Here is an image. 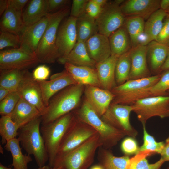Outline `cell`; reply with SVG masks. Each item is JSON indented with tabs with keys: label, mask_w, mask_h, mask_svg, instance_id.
<instances>
[{
	"label": "cell",
	"mask_w": 169,
	"mask_h": 169,
	"mask_svg": "<svg viewBox=\"0 0 169 169\" xmlns=\"http://www.w3.org/2000/svg\"><path fill=\"white\" fill-rule=\"evenodd\" d=\"M84 85H69L54 95L50 100L46 111L41 116V125L51 123L72 111L79 104Z\"/></svg>",
	"instance_id": "obj_1"
},
{
	"label": "cell",
	"mask_w": 169,
	"mask_h": 169,
	"mask_svg": "<svg viewBox=\"0 0 169 169\" xmlns=\"http://www.w3.org/2000/svg\"><path fill=\"white\" fill-rule=\"evenodd\" d=\"M80 121L90 125L99 134L102 147L109 149L125 135L104 121L85 99L81 106L73 111Z\"/></svg>",
	"instance_id": "obj_2"
},
{
	"label": "cell",
	"mask_w": 169,
	"mask_h": 169,
	"mask_svg": "<svg viewBox=\"0 0 169 169\" xmlns=\"http://www.w3.org/2000/svg\"><path fill=\"white\" fill-rule=\"evenodd\" d=\"M41 117L20 127L18 138L27 154L33 155L39 167L45 165L48 156L40 131Z\"/></svg>",
	"instance_id": "obj_3"
},
{
	"label": "cell",
	"mask_w": 169,
	"mask_h": 169,
	"mask_svg": "<svg viewBox=\"0 0 169 169\" xmlns=\"http://www.w3.org/2000/svg\"><path fill=\"white\" fill-rule=\"evenodd\" d=\"M161 74L136 79L128 80L117 86L111 92L115 95L111 103L132 105L137 100L152 96L151 90L158 82Z\"/></svg>",
	"instance_id": "obj_4"
},
{
	"label": "cell",
	"mask_w": 169,
	"mask_h": 169,
	"mask_svg": "<svg viewBox=\"0 0 169 169\" xmlns=\"http://www.w3.org/2000/svg\"><path fill=\"white\" fill-rule=\"evenodd\" d=\"M69 7L50 13L47 28L38 44L35 54L39 63H52L59 58L56 40L59 27L70 13Z\"/></svg>",
	"instance_id": "obj_5"
},
{
	"label": "cell",
	"mask_w": 169,
	"mask_h": 169,
	"mask_svg": "<svg viewBox=\"0 0 169 169\" xmlns=\"http://www.w3.org/2000/svg\"><path fill=\"white\" fill-rule=\"evenodd\" d=\"M101 146L97 134L55 162L53 166H60L62 169H88L94 161L97 150Z\"/></svg>",
	"instance_id": "obj_6"
},
{
	"label": "cell",
	"mask_w": 169,
	"mask_h": 169,
	"mask_svg": "<svg viewBox=\"0 0 169 169\" xmlns=\"http://www.w3.org/2000/svg\"><path fill=\"white\" fill-rule=\"evenodd\" d=\"M73 111L54 121L41 125L40 131L48 156V164L52 167L62 140L74 119Z\"/></svg>",
	"instance_id": "obj_7"
},
{
	"label": "cell",
	"mask_w": 169,
	"mask_h": 169,
	"mask_svg": "<svg viewBox=\"0 0 169 169\" xmlns=\"http://www.w3.org/2000/svg\"><path fill=\"white\" fill-rule=\"evenodd\" d=\"M97 134L92 127L75 116L62 140L54 163Z\"/></svg>",
	"instance_id": "obj_8"
},
{
	"label": "cell",
	"mask_w": 169,
	"mask_h": 169,
	"mask_svg": "<svg viewBox=\"0 0 169 169\" xmlns=\"http://www.w3.org/2000/svg\"><path fill=\"white\" fill-rule=\"evenodd\" d=\"M132 111L143 126L151 117H169V95L150 96L139 100L132 105Z\"/></svg>",
	"instance_id": "obj_9"
},
{
	"label": "cell",
	"mask_w": 169,
	"mask_h": 169,
	"mask_svg": "<svg viewBox=\"0 0 169 169\" xmlns=\"http://www.w3.org/2000/svg\"><path fill=\"white\" fill-rule=\"evenodd\" d=\"M132 110L131 105L111 103L101 118L105 122L121 131L125 136L134 138L137 133L130 121V115Z\"/></svg>",
	"instance_id": "obj_10"
},
{
	"label": "cell",
	"mask_w": 169,
	"mask_h": 169,
	"mask_svg": "<svg viewBox=\"0 0 169 169\" xmlns=\"http://www.w3.org/2000/svg\"><path fill=\"white\" fill-rule=\"evenodd\" d=\"M126 17L120 6L114 1H108L95 19L98 33L109 37L123 26Z\"/></svg>",
	"instance_id": "obj_11"
},
{
	"label": "cell",
	"mask_w": 169,
	"mask_h": 169,
	"mask_svg": "<svg viewBox=\"0 0 169 169\" xmlns=\"http://www.w3.org/2000/svg\"><path fill=\"white\" fill-rule=\"evenodd\" d=\"M39 63L35 53L20 48L3 50L0 52V70H26Z\"/></svg>",
	"instance_id": "obj_12"
},
{
	"label": "cell",
	"mask_w": 169,
	"mask_h": 169,
	"mask_svg": "<svg viewBox=\"0 0 169 169\" xmlns=\"http://www.w3.org/2000/svg\"><path fill=\"white\" fill-rule=\"evenodd\" d=\"M17 91L21 98L36 107L42 116L45 114L47 107L43 101L40 85L33 79L32 74L27 70L23 71Z\"/></svg>",
	"instance_id": "obj_13"
},
{
	"label": "cell",
	"mask_w": 169,
	"mask_h": 169,
	"mask_svg": "<svg viewBox=\"0 0 169 169\" xmlns=\"http://www.w3.org/2000/svg\"><path fill=\"white\" fill-rule=\"evenodd\" d=\"M76 19L70 16L59 27L56 40L59 58L67 56L77 42Z\"/></svg>",
	"instance_id": "obj_14"
},
{
	"label": "cell",
	"mask_w": 169,
	"mask_h": 169,
	"mask_svg": "<svg viewBox=\"0 0 169 169\" xmlns=\"http://www.w3.org/2000/svg\"><path fill=\"white\" fill-rule=\"evenodd\" d=\"M38 82L41 89L43 103L46 107L50 99L56 94L67 86L77 84L65 69L53 74L49 80Z\"/></svg>",
	"instance_id": "obj_15"
},
{
	"label": "cell",
	"mask_w": 169,
	"mask_h": 169,
	"mask_svg": "<svg viewBox=\"0 0 169 169\" xmlns=\"http://www.w3.org/2000/svg\"><path fill=\"white\" fill-rule=\"evenodd\" d=\"M50 13L40 21L26 27L20 35L19 48L29 52L35 53L47 26Z\"/></svg>",
	"instance_id": "obj_16"
},
{
	"label": "cell",
	"mask_w": 169,
	"mask_h": 169,
	"mask_svg": "<svg viewBox=\"0 0 169 169\" xmlns=\"http://www.w3.org/2000/svg\"><path fill=\"white\" fill-rule=\"evenodd\" d=\"M84 92L85 99L100 117L107 110L115 97L111 91L90 85H84Z\"/></svg>",
	"instance_id": "obj_17"
},
{
	"label": "cell",
	"mask_w": 169,
	"mask_h": 169,
	"mask_svg": "<svg viewBox=\"0 0 169 169\" xmlns=\"http://www.w3.org/2000/svg\"><path fill=\"white\" fill-rule=\"evenodd\" d=\"M160 0H127L120 6L122 12L126 17L138 16L147 19L160 8Z\"/></svg>",
	"instance_id": "obj_18"
},
{
	"label": "cell",
	"mask_w": 169,
	"mask_h": 169,
	"mask_svg": "<svg viewBox=\"0 0 169 169\" xmlns=\"http://www.w3.org/2000/svg\"><path fill=\"white\" fill-rule=\"evenodd\" d=\"M131 68L129 79H136L151 76L147 61V46L140 44L130 50Z\"/></svg>",
	"instance_id": "obj_19"
},
{
	"label": "cell",
	"mask_w": 169,
	"mask_h": 169,
	"mask_svg": "<svg viewBox=\"0 0 169 169\" xmlns=\"http://www.w3.org/2000/svg\"><path fill=\"white\" fill-rule=\"evenodd\" d=\"M85 43L90 57L96 63L104 60L111 55L109 38L104 35L98 33Z\"/></svg>",
	"instance_id": "obj_20"
},
{
	"label": "cell",
	"mask_w": 169,
	"mask_h": 169,
	"mask_svg": "<svg viewBox=\"0 0 169 169\" xmlns=\"http://www.w3.org/2000/svg\"><path fill=\"white\" fill-rule=\"evenodd\" d=\"M118 58L111 55L106 59L96 63L95 69L101 88L111 91L117 86L115 69Z\"/></svg>",
	"instance_id": "obj_21"
},
{
	"label": "cell",
	"mask_w": 169,
	"mask_h": 169,
	"mask_svg": "<svg viewBox=\"0 0 169 169\" xmlns=\"http://www.w3.org/2000/svg\"><path fill=\"white\" fill-rule=\"evenodd\" d=\"M147 59L149 69L154 74H160L167 56L168 46L155 40L147 45Z\"/></svg>",
	"instance_id": "obj_22"
},
{
	"label": "cell",
	"mask_w": 169,
	"mask_h": 169,
	"mask_svg": "<svg viewBox=\"0 0 169 169\" xmlns=\"http://www.w3.org/2000/svg\"><path fill=\"white\" fill-rule=\"evenodd\" d=\"M64 65L65 70L71 75L77 84L92 85L101 88L95 68L77 66L67 63Z\"/></svg>",
	"instance_id": "obj_23"
},
{
	"label": "cell",
	"mask_w": 169,
	"mask_h": 169,
	"mask_svg": "<svg viewBox=\"0 0 169 169\" xmlns=\"http://www.w3.org/2000/svg\"><path fill=\"white\" fill-rule=\"evenodd\" d=\"M22 13V11L16 9L8 3L6 10L2 16L0 31L8 32L20 36L26 27L23 19Z\"/></svg>",
	"instance_id": "obj_24"
},
{
	"label": "cell",
	"mask_w": 169,
	"mask_h": 169,
	"mask_svg": "<svg viewBox=\"0 0 169 169\" xmlns=\"http://www.w3.org/2000/svg\"><path fill=\"white\" fill-rule=\"evenodd\" d=\"M64 64L68 63L77 66H84L95 68L96 63L89 56L85 43L77 41L74 46L67 56L59 58L57 61Z\"/></svg>",
	"instance_id": "obj_25"
},
{
	"label": "cell",
	"mask_w": 169,
	"mask_h": 169,
	"mask_svg": "<svg viewBox=\"0 0 169 169\" xmlns=\"http://www.w3.org/2000/svg\"><path fill=\"white\" fill-rule=\"evenodd\" d=\"M10 116L12 120L20 128L41 117L42 115L36 107L21 97Z\"/></svg>",
	"instance_id": "obj_26"
},
{
	"label": "cell",
	"mask_w": 169,
	"mask_h": 169,
	"mask_svg": "<svg viewBox=\"0 0 169 169\" xmlns=\"http://www.w3.org/2000/svg\"><path fill=\"white\" fill-rule=\"evenodd\" d=\"M167 15L165 11L160 8L150 16L145 23L144 39L141 44L146 45L150 42L156 40Z\"/></svg>",
	"instance_id": "obj_27"
},
{
	"label": "cell",
	"mask_w": 169,
	"mask_h": 169,
	"mask_svg": "<svg viewBox=\"0 0 169 169\" xmlns=\"http://www.w3.org/2000/svg\"><path fill=\"white\" fill-rule=\"evenodd\" d=\"M48 13V0H31L23 12L22 18L27 27L38 22Z\"/></svg>",
	"instance_id": "obj_28"
},
{
	"label": "cell",
	"mask_w": 169,
	"mask_h": 169,
	"mask_svg": "<svg viewBox=\"0 0 169 169\" xmlns=\"http://www.w3.org/2000/svg\"><path fill=\"white\" fill-rule=\"evenodd\" d=\"M108 38L111 55L119 58L132 48L131 40L124 24L113 33Z\"/></svg>",
	"instance_id": "obj_29"
},
{
	"label": "cell",
	"mask_w": 169,
	"mask_h": 169,
	"mask_svg": "<svg viewBox=\"0 0 169 169\" xmlns=\"http://www.w3.org/2000/svg\"><path fill=\"white\" fill-rule=\"evenodd\" d=\"M98 150L99 164L105 169H129L131 159L128 156H116L109 149L101 146Z\"/></svg>",
	"instance_id": "obj_30"
},
{
	"label": "cell",
	"mask_w": 169,
	"mask_h": 169,
	"mask_svg": "<svg viewBox=\"0 0 169 169\" xmlns=\"http://www.w3.org/2000/svg\"><path fill=\"white\" fill-rule=\"evenodd\" d=\"M76 27L77 41L84 43L98 33L95 20L85 12L77 18Z\"/></svg>",
	"instance_id": "obj_31"
},
{
	"label": "cell",
	"mask_w": 169,
	"mask_h": 169,
	"mask_svg": "<svg viewBox=\"0 0 169 169\" xmlns=\"http://www.w3.org/2000/svg\"><path fill=\"white\" fill-rule=\"evenodd\" d=\"M20 144L19 140L16 138L8 141L4 148L11 154L13 160L11 166L13 169H28V164L32 159L30 155L22 153Z\"/></svg>",
	"instance_id": "obj_32"
},
{
	"label": "cell",
	"mask_w": 169,
	"mask_h": 169,
	"mask_svg": "<svg viewBox=\"0 0 169 169\" xmlns=\"http://www.w3.org/2000/svg\"><path fill=\"white\" fill-rule=\"evenodd\" d=\"M144 19L138 16L126 17L124 25L129 34L132 48L141 44V38L143 36Z\"/></svg>",
	"instance_id": "obj_33"
},
{
	"label": "cell",
	"mask_w": 169,
	"mask_h": 169,
	"mask_svg": "<svg viewBox=\"0 0 169 169\" xmlns=\"http://www.w3.org/2000/svg\"><path fill=\"white\" fill-rule=\"evenodd\" d=\"M131 68L130 51L119 57L115 67V76L117 86L120 85L129 79Z\"/></svg>",
	"instance_id": "obj_34"
},
{
	"label": "cell",
	"mask_w": 169,
	"mask_h": 169,
	"mask_svg": "<svg viewBox=\"0 0 169 169\" xmlns=\"http://www.w3.org/2000/svg\"><path fill=\"white\" fill-rule=\"evenodd\" d=\"M20 127L12 119L10 115L1 116L0 118V135L2 144L17 138Z\"/></svg>",
	"instance_id": "obj_35"
},
{
	"label": "cell",
	"mask_w": 169,
	"mask_h": 169,
	"mask_svg": "<svg viewBox=\"0 0 169 169\" xmlns=\"http://www.w3.org/2000/svg\"><path fill=\"white\" fill-rule=\"evenodd\" d=\"M24 70L13 69L0 71V86L12 91H17Z\"/></svg>",
	"instance_id": "obj_36"
},
{
	"label": "cell",
	"mask_w": 169,
	"mask_h": 169,
	"mask_svg": "<svg viewBox=\"0 0 169 169\" xmlns=\"http://www.w3.org/2000/svg\"><path fill=\"white\" fill-rule=\"evenodd\" d=\"M153 154L148 151L140 152L131 158V162L129 169H160L161 165L165 162L162 158L153 164H149L146 157Z\"/></svg>",
	"instance_id": "obj_37"
},
{
	"label": "cell",
	"mask_w": 169,
	"mask_h": 169,
	"mask_svg": "<svg viewBox=\"0 0 169 169\" xmlns=\"http://www.w3.org/2000/svg\"><path fill=\"white\" fill-rule=\"evenodd\" d=\"M143 126V143L139 147V152L148 151L152 153H156L160 154L165 146L163 142H157L153 137L147 132L145 126Z\"/></svg>",
	"instance_id": "obj_38"
},
{
	"label": "cell",
	"mask_w": 169,
	"mask_h": 169,
	"mask_svg": "<svg viewBox=\"0 0 169 169\" xmlns=\"http://www.w3.org/2000/svg\"><path fill=\"white\" fill-rule=\"evenodd\" d=\"M21 96L17 91L10 92L0 101V114L1 116L10 115Z\"/></svg>",
	"instance_id": "obj_39"
},
{
	"label": "cell",
	"mask_w": 169,
	"mask_h": 169,
	"mask_svg": "<svg viewBox=\"0 0 169 169\" xmlns=\"http://www.w3.org/2000/svg\"><path fill=\"white\" fill-rule=\"evenodd\" d=\"M169 70L161 74L158 82L151 90V96H168L169 93Z\"/></svg>",
	"instance_id": "obj_40"
},
{
	"label": "cell",
	"mask_w": 169,
	"mask_h": 169,
	"mask_svg": "<svg viewBox=\"0 0 169 169\" xmlns=\"http://www.w3.org/2000/svg\"><path fill=\"white\" fill-rule=\"evenodd\" d=\"M21 44L20 37L18 35L8 32L0 31V49L5 48L12 47L19 48Z\"/></svg>",
	"instance_id": "obj_41"
},
{
	"label": "cell",
	"mask_w": 169,
	"mask_h": 169,
	"mask_svg": "<svg viewBox=\"0 0 169 169\" xmlns=\"http://www.w3.org/2000/svg\"><path fill=\"white\" fill-rule=\"evenodd\" d=\"M121 148L122 152L126 155H136L138 153L139 149L137 142L132 137L125 139L121 143Z\"/></svg>",
	"instance_id": "obj_42"
},
{
	"label": "cell",
	"mask_w": 169,
	"mask_h": 169,
	"mask_svg": "<svg viewBox=\"0 0 169 169\" xmlns=\"http://www.w3.org/2000/svg\"><path fill=\"white\" fill-rule=\"evenodd\" d=\"M88 0H73L70 10V16L77 18L85 12Z\"/></svg>",
	"instance_id": "obj_43"
},
{
	"label": "cell",
	"mask_w": 169,
	"mask_h": 169,
	"mask_svg": "<svg viewBox=\"0 0 169 169\" xmlns=\"http://www.w3.org/2000/svg\"><path fill=\"white\" fill-rule=\"evenodd\" d=\"M50 74L49 68L45 65L38 66L33 70L32 75L33 79L37 81L46 80Z\"/></svg>",
	"instance_id": "obj_44"
},
{
	"label": "cell",
	"mask_w": 169,
	"mask_h": 169,
	"mask_svg": "<svg viewBox=\"0 0 169 169\" xmlns=\"http://www.w3.org/2000/svg\"><path fill=\"white\" fill-rule=\"evenodd\" d=\"M70 2L68 0H48L49 13H54L69 7Z\"/></svg>",
	"instance_id": "obj_45"
},
{
	"label": "cell",
	"mask_w": 169,
	"mask_h": 169,
	"mask_svg": "<svg viewBox=\"0 0 169 169\" xmlns=\"http://www.w3.org/2000/svg\"><path fill=\"white\" fill-rule=\"evenodd\" d=\"M169 39V14L165 18L161 30L156 41L161 44H166Z\"/></svg>",
	"instance_id": "obj_46"
},
{
	"label": "cell",
	"mask_w": 169,
	"mask_h": 169,
	"mask_svg": "<svg viewBox=\"0 0 169 169\" xmlns=\"http://www.w3.org/2000/svg\"><path fill=\"white\" fill-rule=\"evenodd\" d=\"M102 8H103L99 5L93 0H88L86 7L85 12L95 20L100 14Z\"/></svg>",
	"instance_id": "obj_47"
},
{
	"label": "cell",
	"mask_w": 169,
	"mask_h": 169,
	"mask_svg": "<svg viewBox=\"0 0 169 169\" xmlns=\"http://www.w3.org/2000/svg\"><path fill=\"white\" fill-rule=\"evenodd\" d=\"M28 0H8V4L13 8L22 11L23 8L28 3Z\"/></svg>",
	"instance_id": "obj_48"
},
{
	"label": "cell",
	"mask_w": 169,
	"mask_h": 169,
	"mask_svg": "<svg viewBox=\"0 0 169 169\" xmlns=\"http://www.w3.org/2000/svg\"><path fill=\"white\" fill-rule=\"evenodd\" d=\"M161 155V158L165 161L169 160V137L165 142V146L159 154Z\"/></svg>",
	"instance_id": "obj_49"
},
{
	"label": "cell",
	"mask_w": 169,
	"mask_h": 169,
	"mask_svg": "<svg viewBox=\"0 0 169 169\" xmlns=\"http://www.w3.org/2000/svg\"><path fill=\"white\" fill-rule=\"evenodd\" d=\"M8 0H0V15L2 16L6 10L8 6Z\"/></svg>",
	"instance_id": "obj_50"
},
{
	"label": "cell",
	"mask_w": 169,
	"mask_h": 169,
	"mask_svg": "<svg viewBox=\"0 0 169 169\" xmlns=\"http://www.w3.org/2000/svg\"><path fill=\"white\" fill-rule=\"evenodd\" d=\"M12 92L7 89L0 86V101Z\"/></svg>",
	"instance_id": "obj_51"
},
{
	"label": "cell",
	"mask_w": 169,
	"mask_h": 169,
	"mask_svg": "<svg viewBox=\"0 0 169 169\" xmlns=\"http://www.w3.org/2000/svg\"><path fill=\"white\" fill-rule=\"evenodd\" d=\"M169 70V47H168V52L166 59L162 67L160 72Z\"/></svg>",
	"instance_id": "obj_52"
},
{
	"label": "cell",
	"mask_w": 169,
	"mask_h": 169,
	"mask_svg": "<svg viewBox=\"0 0 169 169\" xmlns=\"http://www.w3.org/2000/svg\"><path fill=\"white\" fill-rule=\"evenodd\" d=\"M169 8V0H161L160 3V8L166 11Z\"/></svg>",
	"instance_id": "obj_53"
},
{
	"label": "cell",
	"mask_w": 169,
	"mask_h": 169,
	"mask_svg": "<svg viewBox=\"0 0 169 169\" xmlns=\"http://www.w3.org/2000/svg\"><path fill=\"white\" fill-rule=\"evenodd\" d=\"M99 5L102 8L104 7L109 1L107 0H93Z\"/></svg>",
	"instance_id": "obj_54"
},
{
	"label": "cell",
	"mask_w": 169,
	"mask_h": 169,
	"mask_svg": "<svg viewBox=\"0 0 169 169\" xmlns=\"http://www.w3.org/2000/svg\"><path fill=\"white\" fill-rule=\"evenodd\" d=\"M90 169H105L104 168L99 164H96L91 167Z\"/></svg>",
	"instance_id": "obj_55"
},
{
	"label": "cell",
	"mask_w": 169,
	"mask_h": 169,
	"mask_svg": "<svg viewBox=\"0 0 169 169\" xmlns=\"http://www.w3.org/2000/svg\"><path fill=\"white\" fill-rule=\"evenodd\" d=\"M51 167L49 165H45L41 167H39L36 169H50Z\"/></svg>",
	"instance_id": "obj_56"
},
{
	"label": "cell",
	"mask_w": 169,
	"mask_h": 169,
	"mask_svg": "<svg viewBox=\"0 0 169 169\" xmlns=\"http://www.w3.org/2000/svg\"><path fill=\"white\" fill-rule=\"evenodd\" d=\"M0 169H12L11 168L7 167L3 165L1 163H0Z\"/></svg>",
	"instance_id": "obj_57"
},
{
	"label": "cell",
	"mask_w": 169,
	"mask_h": 169,
	"mask_svg": "<svg viewBox=\"0 0 169 169\" xmlns=\"http://www.w3.org/2000/svg\"><path fill=\"white\" fill-rule=\"evenodd\" d=\"M50 169H62V168L58 166H54L52 167H51Z\"/></svg>",
	"instance_id": "obj_58"
},
{
	"label": "cell",
	"mask_w": 169,
	"mask_h": 169,
	"mask_svg": "<svg viewBox=\"0 0 169 169\" xmlns=\"http://www.w3.org/2000/svg\"><path fill=\"white\" fill-rule=\"evenodd\" d=\"M165 12L167 14H169V8H168L166 11Z\"/></svg>",
	"instance_id": "obj_59"
},
{
	"label": "cell",
	"mask_w": 169,
	"mask_h": 169,
	"mask_svg": "<svg viewBox=\"0 0 169 169\" xmlns=\"http://www.w3.org/2000/svg\"><path fill=\"white\" fill-rule=\"evenodd\" d=\"M167 46L169 47V39L166 44Z\"/></svg>",
	"instance_id": "obj_60"
},
{
	"label": "cell",
	"mask_w": 169,
	"mask_h": 169,
	"mask_svg": "<svg viewBox=\"0 0 169 169\" xmlns=\"http://www.w3.org/2000/svg\"><path fill=\"white\" fill-rule=\"evenodd\" d=\"M167 92L169 93V90H168V91H167Z\"/></svg>",
	"instance_id": "obj_61"
},
{
	"label": "cell",
	"mask_w": 169,
	"mask_h": 169,
	"mask_svg": "<svg viewBox=\"0 0 169 169\" xmlns=\"http://www.w3.org/2000/svg\"><path fill=\"white\" fill-rule=\"evenodd\" d=\"M167 169H169V167H168L167 168Z\"/></svg>",
	"instance_id": "obj_62"
},
{
	"label": "cell",
	"mask_w": 169,
	"mask_h": 169,
	"mask_svg": "<svg viewBox=\"0 0 169 169\" xmlns=\"http://www.w3.org/2000/svg\"></svg>",
	"instance_id": "obj_63"
}]
</instances>
